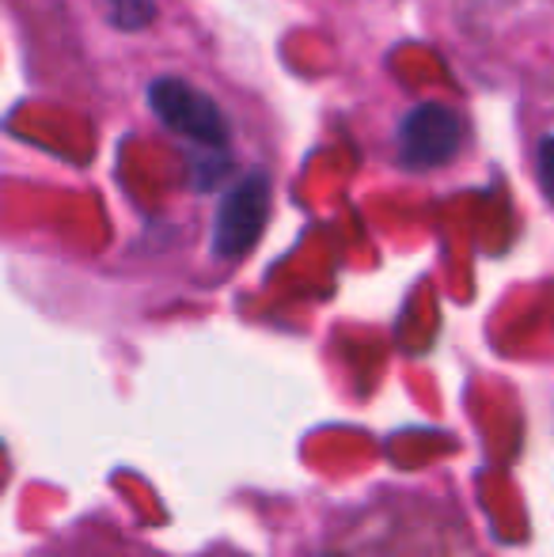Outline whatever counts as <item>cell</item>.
Listing matches in <instances>:
<instances>
[{
  "instance_id": "obj_1",
  "label": "cell",
  "mask_w": 554,
  "mask_h": 557,
  "mask_svg": "<svg viewBox=\"0 0 554 557\" xmlns=\"http://www.w3.org/2000/svg\"><path fill=\"white\" fill-rule=\"evenodd\" d=\"M148 107L171 133L194 140L206 152H224V145L232 137L221 107L209 96H201L198 88H190L186 81H178V76H160V81L148 84Z\"/></svg>"
},
{
  "instance_id": "obj_2",
  "label": "cell",
  "mask_w": 554,
  "mask_h": 557,
  "mask_svg": "<svg viewBox=\"0 0 554 557\" xmlns=\"http://www.w3.org/2000/svg\"><path fill=\"white\" fill-rule=\"evenodd\" d=\"M270 216V178L262 171H247L217 209L213 224V255L217 258H244L259 243Z\"/></svg>"
},
{
  "instance_id": "obj_3",
  "label": "cell",
  "mask_w": 554,
  "mask_h": 557,
  "mask_svg": "<svg viewBox=\"0 0 554 557\" xmlns=\"http://www.w3.org/2000/svg\"><path fill=\"white\" fill-rule=\"evenodd\" d=\"M464 145V122L452 107L421 103L399 125V163L410 171H429L448 163Z\"/></svg>"
},
{
  "instance_id": "obj_4",
  "label": "cell",
  "mask_w": 554,
  "mask_h": 557,
  "mask_svg": "<svg viewBox=\"0 0 554 557\" xmlns=\"http://www.w3.org/2000/svg\"><path fill=\"white\" fill-rule=\"evenodd\" d=\"M107 15L114 27L140 30L156 20V0H107Z\"/></svg>"
},
{
  "instance_id": "obj_5",
  "label": "cell",
  "mask_w": 554,
  "mask_h": 557,
  "mask_svg": "<svg viewBox=\"0 0 554 557\" xmlns=\"http://www.w3.org/2000/svg\"><path fill=\"white\" fill-rule=\"evenodd\" d=\"M535 168H540V186L554 206V137H543L540 156H535Z\"/></svg>"
},
{
  "instance_id": "obj_6",
  "label": "cell",
  "mask_w": 554,
  "mask_h": 557,
  "mask_svg": "<svg viewBox=\"0 0 554 557\" xmlns=\"http://www.w3.org/2000/svg\"><path fill=\"white\" fill-rule=\"evenodd\" d=\"M323 557H338V554H323Z\"/></svg>"
}]
</instances>
